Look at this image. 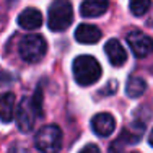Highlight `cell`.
<instances>
[{"mask_svg":"<svg viewBox=\"0 0 153 153\" xmlns=\"http://www.w3.org/2000/svg\"><path fill=\"white\" fill-rule=\"evenodd\" d=\"M74 76L75 82L82 86H90L93 83H96L103 75L101 65L94 57L91 56H80L74 60Z\"/></svg>","mask_w":153,"mask_h":153,"instance_id":"cell-1","label":"cell"},{"mask_svg":"<svg viewBox=\"0 0 153 153\" xmlns=\"http://www.w3.org/2000/svg\"><path fill=\"white\" fill-rule=\"evenodd\" d=\"M74 21V7L68 0H54L49 7L47 26L51 31H64Z\"/></svg>","mask_w":153,"mask_h":153,"instance_id":"cell-2","label":"cell"},{"mask_svg":"<svg viewBox=\"0 0 153 153\" xmlns=\"http://www.w3.org/2000/svg\"><path fill=\"white\" fill-rule=\"evenodd\" d=\"M34 143L42 153H59L62 148V130L56 124L41 127L34 137Z\"/></svg>","mask_w":153,"mask_h":153,"instance_id":"cell-3","label":"cell"},{"mask_svg":"<svg viewBox=\"0 0 153 153\" xmlns=\"http://www.w3.org/2000/svg\"><path fill=\"white\" fill-rule=\"evenodd\" d=\"M18 52H20V57L23 60L30 62V64H34V62H39L46 56L47 42H46V39L42 38V36H39V34L25 36V38L20 41Z\"/></svg>","mask_w":153,"mask_h":153,"instance_id":"cell-4","label":"cell"},{"mask_svg":"<svg viewBox=\"0 0 153 153\" xmlns=\"http://www.w3.org/2000/svg\"><path fill=\"white\" fill-rule=\"evenodd\" d=\"M127 44H129L130 51L134 52L135 57H147L148 54H152L153 51V39L150 36H147L145 33L132 30L127 34Z\"/></svg>","mask_w":153,"mask_h":153,"instance_id":"cell-5","label":"cell"},{"mask_svg":"<svg viewBox=\"0 0 153 153\" xmlns=\"http://www.w3.org/2000/svg\"><path fill=\"white\" fill-rule=\"evenodd\" d=\"M36 116H38V111H36L34 106H33L31 100H23L20 103V106H18V109H16L18 129H20L21 132H30V130L33 129V126H34Z\"/></svg>","mask_w":153,"mask_h":153,"instance_id":"cell-6","label":"cell"},{"mask_svg":"<svg viewBox=\"0 0 153 153\" xmlns=\"http://www.w3.org/2000/svg\"><path fill=\"white\" fill-rule=\"evenodd\" d=\"M91 129L98 137H108L114 132L116 121L109 112H100L91 119Z\"/></svg>","mask_w":153,"mask_h":153,"instance_id":"cell-7","label":"cell"},{"mask_svg":"<svg viewBox=\"0 0 153 153\" xmlns=\"http://www.w3.org/2000/svg\"><path fill=\"white\" fill-rule=\"evenodd\" d=\"M104 52H106L108 60L111 62L114 67H121V65H124L127 60V52L117 39H109V41H106V44H104Z\"/></svg>","mask_w":153,"mask_h":153,"instance_id":"cell-8","label":"cell"},{"mask_svg":"<svg viewBox=\"0 0 153 153\" xmlns=\"http://www.w3.org/2000/svg\"><path fill=\"white\" fill-rule=\"evenodd\" d=\"M75 39L80 44H94L101 39V30L94 25L82 23L75 30Z\"/></svg>","mask_w":153,"mask_h":153,"instance_id":"cell-9","label":"cell"},{"mask_svg":"<svg viewBox=\"0 0 153 153\" xmlns=\"http://www.w3.org/2000/svg\"><path fill=\"white\" fill-rule=\"evenodd\" d=\"M16 21L23 30H30V31L31 30H38V28L42 25V15H41V12H39L38 8L30 7V8H25L23 12L18 15Z\"/></svg>","mask_w":153,"mask_h":153,"instance_id":"cell-10","label":"cell"},{"mask_svg":"<svg viewBox=\"0 0 153 153\" xmlns=\"http://www.w3.org/2000/svg\"><path fill=\"white\" fill-rule=\"evenodd\" d=\"M109 8V0H83L80 5V13L85 18L101 16Z\"/></svg>","mask_w":153,"mask_h":153,"instance_id":"cell-11","label":"cell"},{"mask_svg":"<svg viewBox=\"0 0 153 153\" xmlns=\"http://www.w3.org/2000/svg\"><path fill=\"white\" fill-rule=\"evenodd\" d=\"M15 117V94L7 91L0 93V121L2 122H12Z\"/></svg>","mask_w":153,"mask_h":153,"instance_id":"cell-12","label":"cell"},{"mask_svg":"<svg viewBox=\"0 0 153 153\" xmlns=\"http://www.w3.org/2000/svg\"><path fill=\"white\" fill-rule=\"evenodd\" d=\"M145 90H147V82H145L142 76H137V75L130 76L127 85H126V93L129 98L142 96V94L145 93Z\"/></svg>","mask_w":153,"mask_h":153,"instance_id":"cell-13","label":"cell"},{"mask_svg":"<svg viewBox=\"0 0 153 153\" xmlns=\"http://www.w3.org/2000/svg\"><path fill=\"white\" fill-rule=\"evenodd\" d=\"M145 129H143V124H132V126L127 127V130L124 132L122 137H127V142L129 143H137L140 140V137L143 135Z\"/></svg>","mask_w":153,"mask_h":153,"instance_id":"cell-14","label":"cell"},{"mask_svg":"<svg viewBox=\"0 0 153 153\" xmlns=\"http://www.w3.org/2000/svg\"><path fill=\"white\" fill-rule=\"evenodd\" d=\"M150 5H152V0H130L129 2V8L135 16L145 15L150 8Z\"/></svg>","mask_w":153,"mask_h":153,"instance_id":"cell-15","label":"cell"},{"mask_svg":"<svg viewBox=\"0 0 153 153\" xmlns=\"http://www.w3.org/2000/svg\"><path fill=\"white\" fill-rule=\"evenodd\" d=\"M31 103L34 106V109L38 111V116H42V90L41 88H38L34 91V94L31 98Z\"/></svg>","mask_w":153,"mask_h":153,"instance_id":"cell-16","label":"cell"},{"mask_svg":"<svg viewBox=\"0 0 153 153\" xmlns=\"http://www.w3.org/2000/svg\"><path fill=\"white\" fill-rule=\"evenodd\" d=\"M10 82H12V74H8L3 68H0V85H7Z\"/></svg>","mask_w":153,"mask_h":153,"instance_id":"cell-17","label":"cell"},{"mask_svg":"<svg viewBox=\"0 0 153 153\" xmlns=\"http://www.w3.org/2000/svg\"><path fill=\"white\" fill-rule=\"evenodd\" d=\"M80 153H101V152H100V148H98L96 145L90 143V145H86V147H83L82 150H80Z\"/></svg>","mask_w":153,"mask_h":153,"instance_id":"cell-18","label":"cell"},{"mask_svg":"<svg viewBox=\"0 0 153 153\" xmlns=\"http://www.w3.org/2000/svg\"><path fill=\"white\" fill-rule=\"evenodd\" d=\"M148 142H150V145L153 147V129H152V132H150V137H148Z\"/></svg>","mask_w":153,"mask_h":153,"instance_id":"cell-19","label":"cell"},{"mask_svg":"<svg viewBox=\"0 0 153 153\" xmlns=\"http://www.w3.org/2000/svg\"><path fill=\"white\" fill-rule=\"evenodd\" d=\"M132 153H138V152H132Z\"/></svg>","mask_w":153,"mask_h":153,"instance_id":"cell-20","label":"cell"}]
</instances>
